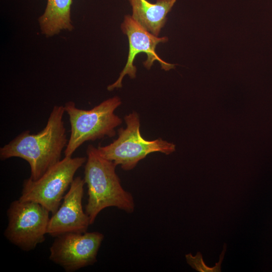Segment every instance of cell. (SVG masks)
<instances>
[{
	"instance_id": "obj_1",
	"label": "cell",
	"mask_w": 272,
	"mask_h": 272,
	"mask_svg": "<svg viewBox=\"0 0 272 272\" xmlns=\"http://www.w3.org/2000/svg\"><path fill=\"white\" fill-rule=\"evenodd\" d=\"M64 107H53L44 128L35 134L29 130L22 132L0 149V159L4 161L18 157L26 161L30 167L29 177L40 178L60 160L61 153L69 140L63 120Z\"/></svg>"
},
{
	"instance_id": "obj_2",
	"label": "cell",
	"mask_w": 272,
	"mask_h": 272,
	"mask_svg": "<svg viewBox=\"0 0 272 272\" xmlns=\"http://www.w3.org/2000/svg\"><path fill=\"white\" fill-rule=\"evenodd\" d=\"M84 181L88 188V198L85 212L90 224L97 215L108 207H116L127 213L134 210L131 193L122 187L115 172L116 165L103 157L98 149L92 145L87 147Z\"/></svg>"
},
{
	"instance_id": "obj_3",
	"label": "cell",
	"mask_w": 272,
	"mask_h": 272,
	"mask_svg": "<svg viewBox=\"0 0 272 272\" xmlns=\"http://www.w3.org/2000/svg\"><path fill=\"white\" fill-rule=\"evenodd\" d=\"M121 103L117 96L107 99L90 110L78 108L73 101L66 103L64 107L69 117L71 135L64 151V157H72L86 142L114 137L115 128L122 122L114 114Z\"/></svg>"
},
{
	"instance_id": "obj_4",
	"label": "cell",
	"mask_w": 272,
	"mask_h": 272,
	"mask_svg": "<svg viewBox=\"0 0 272 272\" xmlns=\"http://www.w3.org/2000/svg\"><path fill=\"white\" fill-rule=\"evenodd\" d=\"M126 126L118 129L117 139L105 146L97 148L100 154L120 165L124 170L133 169L138 163L148 154L159 152L169 155L175 151V145L162 139L149 141L140 132V121L138 113L133 112L126 115Z\"/></svg>"
},
{
	"instance_id": "obj_5",
	"label": "cell",
	"mask_w": 272,
	"mask_h": 272,
	"mask_svg": "<svg viewBox=\"0 0 272 272\" xmlns=\"http://www.w3.org/2000/svg\"><path fill=\"white\" fill-rule=\"evenodd\" d=\"M86 160L85 157H64L38 179H25L19 199L36 202L51 214L54 213L74 180L75 173Z\"/></svg>"
},
{
	"instance_id": "obj_6",
	"label": "cell",
	"mask_w": 272,
	"mask_h": 272,
	"mask_svg": "<svg viewBox=\"0 0 272 272\" xmlns=\"http://www.w3.org/2000/svg\"><path fill=\"white\" fill-rule=\"evenodd\" d=\"M50 212L32 201H13L7 211L8 226L4 236L21 250L29 251L44 242Z\"/></svg>"
},
{
	"instance_id": "obj_7",
	"label": "cell",
	"mask_w": 272,
	"mask_h": 272,
	"mask_svg": "<svg viewBox=\"0 0 272 272\" xmlns=\"http://www.w3.org/2000/svg\"><path fill=\"white\" fill-rule=\"evenodd\" d=\"M50 247L49 259L66 272L93 265L104 239L98 232L68 233L58 235Z\"/></svg>"
},
{
	"instance_id": "obj_8",
	"label": "cell",
	"mask_w": 272,
	"mask_h": 272,
	"mask_svg": "<svg viewBox=\"0 0 272 272\" xmlns=\"http://www.w3.org/2000/svg\"><path fill=\"white\" fill-rule=\"evenodd\" d=\"M121 28L124 34L127 36L129 42V52L127 60L119 78L113 84L107 87L108 91L122 87V80L126 75L131 79L136 77V67L133 65L135 56L140 53H145L147 60L144 65L150 69L154 62L157 60L162 69L165 71L175 67V64H171L163 60L156 52V48L160 43H165L168 40L167 37H158L143 28L131 16L126 15Z\"/></svg>"
},
{
	"instance_id": "obj_9",
	"label": "cell",
	"mask_w": 272,
	"mask_h": 272,
	"mask_svg": "<svg viewBox=\"0 0 272 272\" xmlns=\"http://www.w3.org/2000/svg\"><path fill=\"white\" fill-rule=\"evenodd\" d=\"M85 184L81 177L74 178L62 203L50 218L47 234L55 237L68 233L87 232L91 224L89 218L82 207Z\"/></svg>"
},
{
	"instance_id": "obj_10",
	"label": "cell",
	"mask_w": 272,
	"mask_h": 272,
	"mask_svg": "<svg viewBox=\"0 0 272 272\" xmlns=\"http://www.w3.org/2000/svg\"><path fill=\"white\" fill-rule=\"evenodd\" d=\"M176 0H128L132 8V17L143 28L158 36L166 21V16Z\"/></svg>"
},
{
	"instance_id": "obj_11",
	"label": "cell",
	"mask_w": 272,
	"mask_h": 272,
	"mask_svg": "<svg viewBox=\"0 0 272 272\" xmlns=\"http://www.w3.org/2000/svg\"><path fill=\"white\" fill-rule=\"evenodd\" d=\"M73 0H47L44 13L38 18L41 32L49 37L62 30L74 29L71 19Z\"/></svg>"
},
{
	"instance_id": "obj_12",
	"label": "cell",
	"mask_w": 272,
	"mask_h": 272,
	"mask_svg": "<svg viewBox=\"0 0 272 272\" xmlns=\"http://www.w3.org/2000/svg\"><path fill=\"white\" fill-rule=\"evenodd\" d=\"M227 246L226 243H224L223 250L220 255V259L218 262L212 267L206 265L203 260L202 254L200 252H197L196 254L193 256L191 253L185 255L187 263L193 269L199 272H221V264L223 260Z\"/></svg>"
}]
</instances>
